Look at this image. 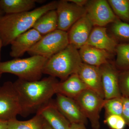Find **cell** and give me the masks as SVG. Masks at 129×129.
Listing matches in <instances>:
<instances>
[{"label":"cell","mask_w":129,"mask_h":129,"mask_svg":"<svg viewBox=\"0 0 129 129\" xmlns=\"http://www.w3.org/2000/svg\"><path fill=\"white\" fill-rule=\"evenodd\" d=\"M119 85L122 96L129 98V69L119 73Z\"/></svg>","instance_id":"4316f807"},{"label":"cell","mask_w":129,"mask_h":129,"mask_svg":"<svg viewBox=\"0 0 129 129\" xmlns=\"http://www.w3.org/2000/svg\"><path fill=\"white\" fill-rule=\"evenodd\" d=\"M56 78L49 76L39 80L28 81L18 79L13 83L19 99L20 115L26 117L37 111L56 94Z\"/></svg>","instance_id":"6da1fadb"},{"label":"cell","mask_w":129,"mask_h":129,"mask_svg":"<svg viewBox=\"0 0 129 129\" xmlns=\"http://www.w3.org/2000/svg\"><path fill=\"white\" fill-rule=\"evenodd\" d=\"M2 46H3V45L2 41V40L1 37H0V63L1 62V51L2 48Z\"/></svg>","instance_id":"1f68e13d"},{"label":"cell","mask_w":129,"mask_h":129,"mask_svg":"<svg viewBox=\"0 0 129 129\" xmlns=\"http://www.w3.org/2000/svg\"><path fill=\"white\" fill-rule=\"evenodd\" d=\"M69 45L68 32L56 30L43 36L27 53L49 59Z\"/></svg>","instance_id":"5b68a950"},{"label":"cell","mask_w":129,"mask_h":129,"mask_svg":"<svg viewBox=\"0 0 129 129\" xmlns=\"http://www.w3.org/2000/svg\"><path fill=\"white\" fill-rule=\"evenodd\" d=\"M115 16L120 21L129 23V0H108Z\"/></svg>","instance_id":"603a6c76"},{"label":"cell","mask_w":129,"mask_h":129,"mask_svg":"<svg viewBox=\"0 0 129 129\" xmlns=\"http://www.w3.org/2000/svg\"><path fill=\"white\" fill-rule=\"evenodd\" d=\"M44 129H52L51 127L46 122L45 124V127Z\"/></svg>","instance_id":"d6a6232c"},{"label":"cell","mask_w":129,"mask_h":129,"mask_svg":"<svg viewBox=\"0 0 129 129\" xmlns=\"http://www.w3.org/2000/svg\"><path fill=\"white\" fill-rule=\"evenodd\" d=\"M77 74L88 89L94 91L104 99L99 67L82 62Z\"/></svg>","instance_id":"4fadbf2b"},{"label":"cell","mask_w":129,"mask_h":129,"mask_svg":"<svg viewBox=\"0 0 129 129\" xmlns=\"http://www.w3.org/2000/svg\"><path fill=\"white\" fill-rule=\"evenodd\" d=\"M104 122L111 129H124L127 125L122 115H107Z\"/></svg>","instance_id":"484cf974"},{"label":"cell","mask_w":129,"mask_h":129,"mask_svg":"<svg viewBox=\"0 0 129 129\" xmlns=\"http://www.w3.org/2000/svg\"><path fill=\"white\" fill-rule=\"evenodd\" d=\"M85 7L86 15L95 27H104L118 18L107 1H88Z\"/></svg>","instance_id":"ba28073f"},{"label":"cell","mask_w":129,"mask_h":129,"mask_svg":"<svg viewBox=\"0 0 129 129\" xmlns=\"http://www.w3.org/2000/svg\"><path fill=\"white\" fill-rule=\"evenodd\" d=\"M104 107L106 116L111 115H122L123 109L122 96L105 100Z\"/></svg>","instance_id":"d4e9b609"},{"label":"cell","mask_w":129,"mask_h":129,"mask_svg":"<svg viewBox=\"0 0 129 129\" xmlns=\"http://www.w3.org/2000/svg\"><path fill=\"white\" fill-rule=\"evenodd\" d=\"M93 25L86 14L81 18L68 31L69 44L78 50L86 45Z\"/></svg>","instance_id":"7c38bea8"},{"label":"cell","mask_w":129,"mask_h":129,"mask_svg":"<svg viewBox=\"0 0 129 129\" xmlns=\"http://www.w3.org/2000/svg\"><path fill=\"white\" fill-rule=\"evenodd\" d=\"M82 62L78 50L69 44L48 59L43 74L63 81L72 75L77 74Z\"/></svg>","instance_id":"3957f363"},{"label":"cell","mask_w":129,"mask_h":129,"mask_svg":"<svg viewBox=\"0 0 129 129\" xmlns=\"http://www.w3.org/2000/svg\"><path fill=\"white\" fill-rule=\"evenodd\" d=\"M111 31L115 39L129 43V23L124 22L117 19L112 23Z\"/></svg>","instance_id":"cb8c5ba5"},{"label":"cell","mask_w":129,"mask_h":129,"mask_svg":"<svg viewBox=\"0 0 129 129\" xmlns=\"http://www.w3.org/2000/svg\"><path fill=\"white\" fill-rule=\"evenodd\" d=\"M105 100L122 96L119 85V74L115 66L108 62L99 67Z\"/></svg>","instance_id":"30bf717a"},{"label":"cell","mask_w":129,"mask_h":129,"mask_svg":"<svg viewBox=\"0 0 129 129\" xmlns=\"http://www.w3.org/2000/svg\"><path fill=\"white\" fill-rule=\"evenodd\" d=\"M20 114L19 99L13 83L5 82L0 86V120L8 122Z\"/></svg>","instance_id":"52a82bcc"},{"label":"cell","mask_w":129,"mask_h":129,"mask_svg":"<svg viewBox=\"0 0 129 129\" xmlns=\"http://www.w3.org/2000/svg\"><path fill=\"white\" fill-rule=\"evenodd\" d=\"M79 52L82 62L95 67H99L108 62L110 57L109 53L107 51L89 45L81 47Z\"/></svg>","instance_id":"ac0fdd59"},{"label":"cell","mask_w":129,"mask_h":129,"mask_svg":"<svg viewBox=\"0 0 129 129\" xmlns=\"http://www.w3.org/2000/svg\"><path fill=\"white\" fill-rule=\"evenodd\" d=\"M57 29L67 32L77 21L86 14L85 7L77 6L68 0L58 1L56 9Z\"/></svg>","instance_id":"9c48e42d"},{"label":"cell","mask_w":129,"mask_h":129,"mask_svg":"<svg viewBox=\"0 0 129 129\" xmlns=\"http://www.w3.org/2000/svg\"><path fill=\"white\" fill-rule=\"evenodd\" d=\"M2 73H1V72H0V78H1V77L2 75Z\"/></svg>","instance_id":"e575fe53"},{"label":"cell","mask_w":129,"mask_h":129,"mask_svg":"<svg viewBox=\"0 0 129 129\" xmlns=\"http://www.w3.org/2000/svg\"><path fill=\"white\" fill-rule=\"evenodd\" d=\"M88 89L77 74H73L63 81L56 84V94H60L75 99L83 91Z\"/></svg>","instance_id":"e0dca14e"},{"label":"cell","mask_w":129,"mask_h":129,"mask_svg":"<svg viewBox=\"0 0 129 129\" xmlns=\"http://www.w3.org/2000/svg\"><path fill=\"white\" fill-rule=\"evenodd\" d=\"M86 45L111 53L115 52L118 44L115 39L108 35L105 27H95L92 29Z\"/></svg>","instance_id":"2e32d148"},{"label":"cell","mask_w":129,"mask_h":129,"mask_svg":"<svg viewBox=\"0 0 129 129\" xmlns=\"http://www.w3.org/2000/svg\"><path fill=\"white\" fill-rule=\"evenodd\" d=\"M36 114L41 115L52 129H68L71 124L52 99L42 107Z\"/></svg>","instance_id":"9a60e30c"},{"label":"cell","mask_w":129,"mask_h":129,"mask_svg":"<svg viewBox=\"0 0 129 129\" xmlns=\"http://www.w3.org/2000/svg\"><path fill=\"white\" fill-rule=\"evenodd\" d=\"M116 68L122 71L129 69V43L118 44L115 52Z\"/></svg>","instance_id":"7402d4cb"},{"label":"cell","mask_w":129,"mask_h":129,"mask_svg":"<svg viewBox=\"0 0 129 129\" xmlns=\"http://www.w3.org/2000/svg\"><path fill=\"white\" fill-rule=\"evenodd\" d=\"M48 59L39 55L24 58H16L0 63L2 74L14 75L19 79L28 81L41 79L43 70Z\"/></svg>","instance_id":"277c9868"},{"label":"cell","mask_w":129,"mask_h":129,"mask_svg":"<svg viewBox=\"0 0 129 129\" xmlns=\"http://www.w3.org/2000/svg\"><path fill=\"white\" fill-rule=\"evenodd\" d=\"M69 2L73 3L78 6L85 7L88 3L87 0H68Z\"/></svg>","instance_id":"f1b7e54d"},{"label":"cell","mask_w":129,"mask_h":129,"mask_svg":"<svg viewBox=\"0 0 129 129\" xmlns=\"http://www.w3.org/2000/svg\"><path fill=\"white\" fill-rule=\"evenodd\" d=\"M3 14H4V12H3L2 10H1V9H0V16L3 15Z\"/></svg>","instance_id":"836d02e7"},{"label":"cell","mask_w":129,"mask_h":129,"mask_svg":"<svg viewBox=\"0 0 129 129\" xmlns=\"http://www.w3.org/2000/svg\"><path fill=\"white\" fill-rule=\"evenodd\" d=\"M93 129L100 128V114L104 107L105 99L91 90L87 89L75 99Z\"/></svg>","instance_id":"8992f818"},{"label":"cell","mask_w":129,"mask_h":129,"mask_svg":"<svg viewBox=\"0 0 129 129\" xmlns=\"http://www.w3.org/2000/svg\"><path fill=\"white\" fill-rule=\"evenodd\" d=\"M42 36L57 29V17L56 10L47 12L38 19L33 27Z\"/></svg>","instance_id":"ffe728a7"},{"label":"cell","mask_w":129,"mask_h":129,"mask_svg":"<svg viewBox=\"0 0 129 129\" xmlns=\"http://www.w3.org/2000/svg\"><path fill=\"white\" fill-rule=\"evenodd\" d=\"M37 0H0V9L6 14H17L33 10Z\"/></svg>","instance_id":"d6986e66"},{"label":"cell","mask_w":129,"mask_h":129,"mask_svg":"<svg viewBox=\"0 0 129 129\" xmlns=\"http://www.w3.org/2000/svg\"><path fill=\"white\" fill-rule=\"evenodd\" d=\"M123 109L122 116L124 119L126 124L129 127V98L122 96Z\"/></svg>","instance_id":"83f0119b"},{"label":"cell","mask_w":129,"mask_h":129,"mask_svg":"<svg viewBox=\"0 0 129 129\" xmlns=\"http://www.w3.org/2000/svg\"><path fill=\"white\" fill-rule=\"evenodd\" d=\"M54 102L58 110L70 123H87L88 119L75 99L57 94Z\"/></svg>","instance_id":"8fae6325"},{"label":"cell","mask_w":129,"mask_h":129,"mask_svg":"<svg viewBox=\"0 0 129 129\" xmlns=\"http://www.w3.org/2000/svg\"><path fill=\"white\" fill-rule=\"evenodd\" d=\"M45 123V119L36 114L28 120L21 121L16 119L8 121L7 129H44Z\"/></svg>","instance_id":"44dd1931"},{"label":"cell","mask_w":129,"mask_h":129,"mask_svg":"<svg viewBox=\"0 0 129 129\" xmlns=\"http://www.w3.org/2000/svg\"><path fill=\"white\" fill-rule=\"evenodd\" d=\"M57 4L58 1H53L29 11L0 16V37L3 46L11 45L18 36L32 28L41 16L56 10Z\"/></svg>","instance_id":"7a4b0ae2"},{"label":"cell","mask_w":129,"mask_h":129,"mask_svg":"<svg viewBox=\"0 0 129 129\" xmlns=\"http://www.w3.org/2000/svg\"><path fill=\"white\" fill-rule=\"evenodd\" d=\"M7 121L0 120V129H7Z\"/></svg>","instance_id":"4dcf8cb0"},{"label":"cell","mask_w":129,"mask_h":129,"mask_svg":"<svg viewBox=\"0 0 129 129\" xmlns=\"http://www.w3.org/2000/svg\"><path fill=\"white\" fill-rule=\"evenodd\" d=\"M42 36L33 28L19 35L11 44L10 56L15 58L22 57L25 52H27Z\"/></svg>","instance_id":"5bb4252c"},{"label":"cell","mask_w":129,"mask_h":129,"mask_svg":"<svg viewBox=\"0 0 129 129\" xmlns=\"http://www.w3.org/2000/svg\"><path fill=\"white\" fill-rule=\"evenodd\" d=\"M68 129H88L85 124L82 123L71 124Z\"/></svg>","instance_id":"f546056e"}]
</instances>
